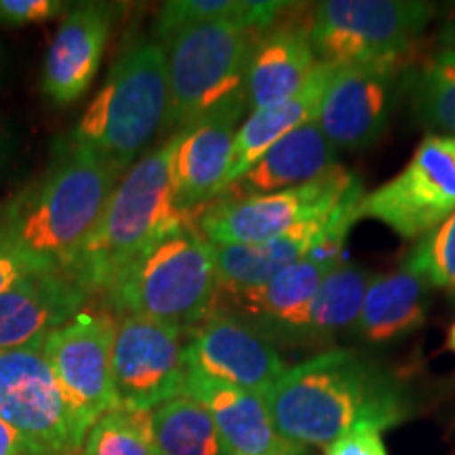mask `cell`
Segmentation results:
<instances>
[{
	"instance_id": "6da1fadb",
	"label": "cell",
	"mask_w": 455,
	"mask_h": 455,
	"mask_svg": "<svg viewBox=\"0 0 455 455\" xmlns=\"http://www.w3.org/2000/svg\"><path fill=\"white\" fill-rule=\"evenodd\" d=\"M278 435L329 447L356 426L386 430L411 415V396L388 369L356 350H327L281 375L264 396Z\"/></svg>"
},
{
	"instance_id": "7a4b0ae2",
	"label": "cell",
	"mask_w": 455,
	"mask_h": 455,
	"mask_svg": "<svg viewBox=\"0 0 455 455\" xmlns=\"http://www.w3.org/2000/svg\"><path fill=\"white\" fill-rule=\"evenodd\" d=\"M123 171L70 133L51 148L47 169L0 209V228L49 270H68L98 228Z\"/></svg>"
},
{
	"instance_id": "3957f363",
	"label": "cell",
	"mask_w": 455,
	"mask_h": 455,
	"mask_svg": "<svg viewBox=\"0 0 455 455\" xmlns=\"http://www.w3.org/2000/svg\"><path fill=\"white\" fill-rule=\"evenodd\" d=\"M175 146L173 133L114 188L98 228L68 268L91 293L106 291L141 255L190 221V213L175 204Z\"/></svg>"
},
{
	"instance_id": "277c9868",
	"label": "cell",
	"mask_w": 455,
	"mask_h": 455,
	"mask_svg": "<svg viewBox=\"0 0 455 455\" xmlns=\"http://www.w3.org/2000/svg\"><path fill=\"white\" fill-rule=\"evenodd\" d=\"M167 114V51L163 43L140 41L118 55L70 138L124 171L155 140Z\"/></svg>"
},
{
	"instance_id": "5b68a950",
	"label": "cell",
	"mask_w": 455,
	"mask_h": 455,
	"mask_svg": "<svg viewBox=\"0 0 455 455\" xmlns=\"http://www.w3.org/2000/svg\"><path fill=\"white\" fill-rule=\"evenodd\" d=\"M218 295L215 244L188 221L141 255L104 291L112 312L141 315L190 329Z\"/></svg>"
},
{
	"instance_id": "8992f818",
	"label": "cell",
	"mask_w": 455,
	"mask_h": 455,
	"mask_svg": "<svg viewBox=\"0 0 455 455\" xmlns=\"http://www.w3.org/2000/svg\"><path fill=\"white\" fill-rule=\"evenodd\" d=\"M266 30L244 20L186 28L163 43L167 51L169 114L175 133L244 95L249 57Z\"/></svg>"
},
{
	"instance_id": "52a82bcc",
	"label": "cell",
	"mask_w": 455,
	"mask_h": 455,
	"mask_svg": "<svg viewBox=\"0 0 455 455\" xmlns=\"http://www.w3.org/2000/svg\"><path fill=\"white\" fill-rule=\"evenodd\" d=\"M432 4L411 0H327L310 17V43L335 68L401 60L430 21Z\"/></svg>"
},
{
	"instance_id": "ba28073f",
	"label": "cell",
	"mask_w": 455,
	"mask_h": 455,
	"mask_svg": "<svg viewBox=\"0 0 455 455\" xmlns=\"http://www.w3.org/2000/svg\"><path fill=\"white\" fill-rule=\"evenodd\" d=\"M361 195V180L338 164L310 184L272 195H221L204 204L196 226L213 244H258L304 221L329 215L339 204Z\"/></svg>"
},
{
	"instance_id": "9c48e42d",
	"label": "cell",
	"mask_w": 455,
	"mask_h": 455,
	"mask_svg": "<svg viewBox=\"0 0 455 455\" xmlns=\"http://www.w3.org/2000/svg\"><path fill=\"white\" fill-rule=\"evenodd\" d=\"M43 341L0 352V418L43 455H78L91 426L57 382Z\"/></svg>"
},
{
	"instance_id": "30bf717a",
	"label": "cell",
	"mask_w": 455,
	"mask_h": 455,
	"mask_svg": "<svg viewBox=\"0 0 455 455\" xmlns=\"http://www.w3.org/2000/svg\"><path fill=\"white\" fill-rule=\"evenodd\" d=\"M455 213V135L430 133L407 167L361 198L358 220H378L401 238L426 236Z\"/></svg>"
},
{
	"instance_id": "8fae6325",
	"label": "cell",
	"mask_w": 455,
	"mask_h": 455,
	"mask_svg": "<svg viewBox=\"0 0 455 455\" xmlns=\"http://www.w3.org/2000/svg\"><path fill=\"white\" fill-rule=\"evenodd\" d=\"M188 329L141 315L118 316L112 386L118 407L152 411L184 392Z\"/></svg>"
},
{
	"instance_id": "7c38bea8",
	"label": "cell",
	"mask_w": 455,
	"mask_h": 455,
	"mask_svg": "<svg viewBox=\"0 0 455 455\" xmlns=\"http://www.w3.org/2000/svg\"><path fill=\"white\" fill-rule=\"evenodd\" d=\"M409 76L403 57L338 68L318 106L316 124L333 148L373 146L388 129Z\"/></svg>"
},
{
	"instance_id": "4fadbf2b",
	"label": "cell",
	"mask_w": 455,
	"mask_h": 455,
	"mask_svg": "<svg viewBox=\"0 0 455 455\" xmlns=\"http://www.w3.org/2000/svg\"><path fill=\"white\" fill-rule=\"evenodd\" d=\"M116 323L112 312L83 310L43 341L57 382L89 426L118 407L112 386Z\"/></svg>"
},
{
	"instance_id": "5bb4252c",
	"label": "cell",
	"mask_w": 455,
	"mask_h": 455,
	"mask_svg": "<svg viewBox=\"0 0 455 455\" xmlns=\"http://www.w3.org/2000/svg\"><path fill=\"white\" fill-rule=\"evenodd\" d=\"M186 365L261 398L287 371L276 346L266 335L215 306L201 323L188 329Z\"/></svg>"
},
{
	"instance_id": "9a60e30c",
	"label": "cell",
	"mask_w": 455,
	"mask_h": 455,
	"mask_svg": "<svg viewBox=\"0 0 455 455\" xmlns=\"http://www.w3.org/2000/svg\"><path fill=\"white\" fill-rule=\"evenodd\" d=\"M339 261L306 258L284 268L259 287L218 289L215 301H224L230 315L249 323L272 344L299 346L306 315L323 278Z\"/></svg>"
},
{
	"instance_id": "2e32d148",
	"label": "cell",
	"mask_w": 455,
	"mask_h": 455,
	"mask_svg": "<svg viewBox=\"0 0 455 455\" xmlns=\"http://www.w3.org/2000/svg\"><path fill=\"white\" fill-rule=\"evenodd\" d=\"M244 108L247 100L230 101L175 133V204L181 213H192L224 195Z\"/></svg>"
},
{
	"instance_id": "e0dca14e",
	"label": "cell",
	"mask_w": 455,
	"mask_h": 455,
	"mask_svg": "<svg viewBox=\"0 0 455 455\" xmlns=\"http://www.w3.org/2000/svg\"><path fill=\"white\" fill-rule=\"evenodd\" d=\"M114 15L116 7L110 3H78L68 11L43 66V93L53 104H74L87 93L101 66Z\"/></svg>"
},
{
	"instance_id": "ac0fdd59",
	"label": "cell",
	"mask_w": 455,
	"mask_h": 455,
	"mask_svg": "<svg viewBox=\"0 0 455 455\" xmlns=\"http://www.w3.org/2000/svg\"><path fill=\"white\" fill-rule=\"evenodd\" d=\"M91 291L68 270H36L0 295V352L43 341L83 312Z\"/></svg>"
},
{
	"instance_id": "d6986e66",
	"label": "cell",
	"mask_w": 455,
	"mask_h": 455,
	"mask_svg": "<svg viewBox=\"0 0 455 455\" xmlns=\"http://www.w3.org/2000/svg\"><path fill=\"white\" fill-rule=\"evenodd\" d=\"M186 395L207 409L226 455H304L275 428L266 401L253 392L188 369Z\"/></svg>"
},
{
	"instance_id": "ffe728a7",
	"label": "cell",
	"mask_w": 455,
	"mask_h": 455,
	"mask_svg": "<svg viewBox=\"0 0 455 455\" xmlns=\"http://www.w3.org/2000/svg\"><path fill=\"white\" fill-rule=\"evenodd\" d=\"M321 61L310 43V21H289L266 30L249 57L244 95L247 106L264 110L298 95Z\"/></svg>"
},
{
	"instance_id": "44dd1931",
	"label": "cell",
	"mask_w": 455,
	"mask_h": 455,
	"mask_svg": "<svg viewBox=\"0 0 455 455\" xmlns=\"http://www.w3.org/2000/svg\"><path fill=\"white\" fill-rule=\"evenodd\" d=\"M333 167H338L335 148L316 121H312L278 140L228 190L238 188L236 196L272 195V192L310 184Z\"/></svg>"
},
{
	"instance_id": "7402d4cb",
	"label": "cell",
	"mask_w": 455,
	"mask_h": 455,
	"mask_svg": "<svg viewBox=\"0 0 455 455\" xmlns=\"http://www.w3.org/2000/svg\"><path fill=\"white\" fill-rule=\"evenodd\" d=\"M335 70L338 68L331 64H318L298 95H293L291 100L283 101L278 106L255 110L241 124V129L236 131L235 155H232V164L230 171H228L226 190L235 186L253 167L255 161L266 150H270L278 140H283L284 135L291 133L301 124L316 121L318 106H321L323 95H325V89L333 78Z\"/></svg>"
},
{
	"instance_id": "603a6c76",
	"label": "cell",
	"mask_w": 455,
	"mask_h": 455,
	"mask_svg": "<svg viewBox=\"0 0 455 455\" xmlns=\"http://www.w3.org/2000/svg\"><path fill=\"white\" fill-rule=\"evenodd\" d=\"M428 289L430 284L422 276L405 268L373 276L352 331L369 344H390L413 333L428 316Z\"/></svg>"
},
{
	"instance_id": "cb8c5ba5",
	"label": "cell",
	"mask_w": 455,
	"mask_h": 455,
	"mask_svg": "<svg viewBox=\"0 0 455 455\" xmlns=\"http://www.w3.org/2000/svg\"><path fill=\"white\" fill-rule=\"evenodd\" d=\"M371 275L355 264H338L323 278L312 299L299 346H323L355 327Z\"/></svg>"
},
{
	"instance_id": "d4e9b609",
	"label": "cell",
	"mask_w": 455,
	"mask_h": 455,
	"mask_svg": "<svg viewBox=\"0 0 455 455\" xmlns=\"http://www.w3.org/2000/svg\"><path fill=\"white\" fill-rule=\"evenodd\" d=\"M152 439L158 455H226L213 418L186 392L152 409Z\"/></svg>"
},
{
	"instance_id": "484cf974",
	"label": "cell",
	"mask_w": 455,
	"mask_h": 455,
	"mask_svg": "<svg viewBox=\"0 0 455 455\" xmlns=\"http://www.w3.org/2000/svg\"><path fill=\"white\" fill-rule=\"evenodd\" d=\"M289 4L251 0H173L164 3L156 20V36L164 43L186 28L224 20H244L259 30H270Z\"/></svg>"
},
{
	"instance_id": "4316f807",
	"label": "cell",
	"mask_w": 455,
	"mask_h": 455,
	"mask_svg": "<svg viewBox=\"0 0 455 455\" xmlns=\"http://www.w3.org/2000/svg\"><path fill=\"white\" fill-rule=\"evenodd\" d=\"M415 118L436 135H455V51L432 55L418 74L409 76Z\"/></svg>"
},
{
	"instance_id": "83f0119b",
	"label": "cell",
	"mask_w": 455,
	"mask_h": 455,
	"mask_svg": "<svg viewBox=\"0 0 455 455\" xmlns=\"http://www.w3.org/2000/svg\"><path fill=\"white\" fill-rule=\"evenodd\" d=\"M78 455H158L152 411L116 407L91 426Z\"/></svg>"
},
{
	"instance_id": "f1b7e54d",
	"label": "cell",
	"mask_w": 455,
	"mask_h": 455,
	"mask_svg": "<svg viewBox=\"0 0 455 455\" xmlns=\"http://www.w3.org/2000/svg\"><path fill=\"white\" fill-rule=\"evenodd\" d=\"M403 268L422 276L430 287L455 291V213L415 244Z\"/></svg>"
},
{
	"instance_id": "f546056e",
	"label": "cell",
	"mask_w": 455,
	"mask_h": 455,
	"mask_svg": "<svg viewBox=\"0 0 455 455\" xmlns=\"http://www.w3.org/2000/svg\"><path fill=\"white\" fill-rule=\"evenodd\" d=\"M68 9L64 0H0V26L43 24Z\"/></svg>"
},
{
	"instance_id": "4dcf8cb0",
	"label": "cell",
	"mask_w": 455,
	"mask_h": 455,
	"mask_svg": "<svg viewBox=\"0 0 455 455\" xmlns=\"http://www.w3.org/2000/svg\"><path fill=\"white\" fill-rule=\"evenodd\" d=\"M36 270L49 268H43L41 264H36L32 258H28V255L11 241L7 232L0 228V295L13 287L15 283H20L21 278L30 275V272Z\"/></svg>"
},
{
	"instance_id": "1f68e13d",
	"label": "cell",
	"mask_w": 455,
	"mask_h": 455,
	"mask_svg": "<svg viewBox=\"0 0 455 455\" xmlns=\"http://www.w3.org/2000/svg\"><path fill=\"white\" fill-rule=\"evenodd\" d=\"M325 455H388L382 430L373 426H356L325 447Z\"/></svg>"
},
{
	"instance_id": "d6a6232c",
	"label": "cell",
	"mask_w": 455,
	"mask_h": 455,
	"mask_svg": "<svg viewBox=\"0 0 455 455\" xmlns=\"http://www.w3.org/2000/svg\"><path fill=\"white\" fill-rule=\"evenodd\" d=\"M0 455H43L0 418Z\"/></svg>"
},
{
	"instance_id": "836d02e7",
	"label": "cell",
	"mask_w": 455,
	"mask_h": 455,
	"mask_svg": "<svg viewBox=\"0 0 455 455\" xmlns=\"http://www.w3.org/2000/svg\"><path fill=\"white\" fill-rule=\"evenodd\" d=\"M13 155H15L13 129L0 118V186H3V181L7 180L11 163H13Z\"/></svg>"
},
{
	"instance_id": "e575fe53",
	"label": "cell",
	"mask_w": 455,
	"mask_h": 455,
	"mask_svg": "<svg viewBox=\"0 0 455 455\" xmlns=\"http://www.w3.org/2000/svg\"><path fill=\"white\" fill-rule=\"evenodd\" d=\"M443 41H445V43H443V44H445V49L455 51V21L447 28L445 34H443Z\"/></svg>"
},
{
	"instance_id": "d590c367",
	"label": "cell",
	"mask_w": 455,
	"mask_h": 455,
	"mask_svg": "<svg viewBox=\"0 0 455 455\" xmlns=\"http://www.w3.org/2000/svg\"><path fill=\"white\" fill-rule=\"evenodd\" d=\"M447 348L455 352V323L451 325V329H449V338H447Z\"/></svg>"
},
{
	"instance_id": "8d00e7d4",
	"label": "cell",
	"mask_w": 455,
	"mask_h": 455,
	"mask_svg": "<svg viewBox=\"0 0 455 455\" xmlns=\"http://www.w3.org/2000/svg\"><path fill=\"white\" fill-rule=\"evenodd\" d=\"M3 70H4V61H3V57H0V76H3Z\"/></svg>"
}]
</instances>
